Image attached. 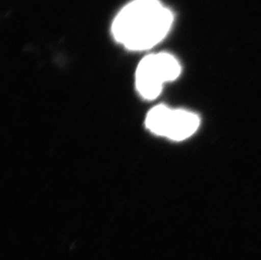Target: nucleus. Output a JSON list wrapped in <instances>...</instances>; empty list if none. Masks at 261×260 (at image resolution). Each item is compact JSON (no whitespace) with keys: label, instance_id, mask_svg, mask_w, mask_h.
I'll use <instances>...</instances> for the list:
<instances>
[{"label":"nucleus","instance_id":"obj_1","mask_svg":"<svg viewBox=\"0 0 261 260\" xmlns=\"http://www.w3.org/2000/svg\"><path fill=\"white\" fill-rule=\"evenodd\" d=\"M173 21V14L160 1L134 0L117 15L112 32L127 49L143 51L163 41Z\"/></svg>","mask_w":261,"mask_h":260},{"label":"nucleus","instance_id":"obj_2","mask_svg":"<svg viewBox=\"0 0 261 260\" xmlns=\"http://www.w3.org/2000/svg\"><path fill=\"white\" fill-rule=\"evenodd\" d=\"M180 73L179 63L173 55L167 53L150 54L137 67L136 88L144 98L152 100L160 95L163 84L174 81Z\"/></svg>","mask_w":261,"mask_h":260},{"label":"nucleus","instance_id":"obj_3","mask_svg":"<svg viewBox=\"0 0 261 260\" xmlns=\"http://www.w3.org/2000/svg\"><path fill=\"white\" fill-rule=\"evenodd\" d=\"M199 125L200 119L195 113L172 109L165 137L176 141L185 140L196 131Z\"/></svg>","mask_w":261,"mask_h":260},{"label":"nucleus","instance_id":"obj_4","mask_svg":"<svg viewBox=\"0 0 261 260\" xmlns=\"http://www.w3.org/2000/svg\"><path fill=\"white\" fill-rule=\"evenodd\" d=\"M172 109L164 105H158L148 113L145 125L150 132L159 136H166L168 121Z\"/></svg>","mask_w":261,"mask_h":260}]
</instances>
